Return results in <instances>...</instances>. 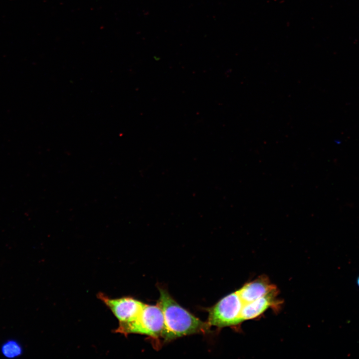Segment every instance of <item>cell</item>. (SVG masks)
<instances>
[{"label": "cell", "mask_w": 359, "mask_h": 359, "mask_svg": "<svg viewBox=\"0 0 359 359\" xmlns=\"http://www.w3.org/2000/svg\"><path fill=\"white\" fill-rule=\"evenodd\" d=\"M99 298L110 309L119 322L124 324L135 320L145 304L131 297L112 299L100 293Z\"/></svg>", "instance_id": "cell-4"}, {"label": "cell", "mask_w": 359, "mask_h": 359, "mask_svg": "<svg viewBox=\"0 0 359 359\" xmlns=\"http://www.w3.org/2000/svg\"><path fill=\"white\" fill-rule=\"evenodd\" d=\"M243 305L239 294L235 291L208 309L207 324L219 328L239 326L242 323L241 313Z\"/></svg>", "instance_id": "cell-3"}, {"label": "cell", "mask_w": 359, "mask_h": 359, "mask_svg": "<svg viewBox=\"0 0 359 359\" xmlns=\"http://www.w3.org/2000/svg\"><path fill=\"white\" fill-rule=\"evenodd\" d=\"M158 305L161 309L165 327L161 337L165 341L191 334L204 333L210 327L180 306L164 289L160 288Z\"/></svg>", "instance_id": "cell-1"}, {"label": "cell", "mask_w": 359, "mask_h": 359, "mask_svg": "<svg viewBox=\"0 0 359 359\" xmlns=\"http://www.w3.org/2000/svg\"><path fill=\"white\" fill-rule=\"evenodd\" d=\"M23 350L17 341L10 339L4 342L0 347V353L5 358L11 359L18 358L22 355Z\"/></svg>", "instance_id": "cell-5"}, {"label": "cell", "mask_w": 359, "mask_h": 359, "mask_svg": "<svg viewBox=\"0 0 359 359\" xmlns=\"http://www.w3.org/2000/svg\"><path fill=\"white\" fill-rule=\"evenodd\" d=\"M357 284L359 287V276H358L357 280Z\"/></svg>", "instance_id": "cell-6"}, {"label": "cell", "mask_w": 359, "mask_h": 359, "mask_svg": "<svg viewBox=\"0 0 359 359\" xmlns=\"http://www.w3.org/2000/svg\"><path fill=\"white\" fill-rule=\"evenodd\" d=\"M164 327V317L160 307L145 304L135 320L119 324L116 332L125 335L134 333L158 338L161 337Z\"/></svg>", "instance_id": "cell-2"}]
</instances>
